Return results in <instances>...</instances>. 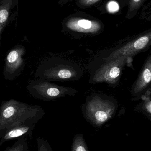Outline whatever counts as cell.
I'll use <instances>...</instances> for the list:
<instances>
[{
	"instance_id": "6da1fadb",
	"label": "cell",
	"mask_w": 151,
	"mask_h": 151,
	"mask_svg": "<svg viewBox=\"0 0 151 151\" xmlns=\"http://www.w3.org/2000/svg\"><path fill=\"white\" fill-rule=\"evenodd\" d=\"M39 117L35 111L23 103L11 99L0 108V138L11 129L24 124H35Z\"/></svg>"
},
{
	"instance_id": "7a4b0ae2",
	"label": "cell",
	"mask_w": 151,
	"mask_h": 151,
	"mask_svg": "<svg viewBox=\"0 0 151 151\" xmlns=\"http://www.w3.org/2000/svg\"><path fill=\"white\" fill-rule=\"evenodd\" d=\"M151 45V27L128 39L123 46L115 51L113 56L115 58L121 56L133 58Z\"/></svg>"
},
{
	"instance_id": "3957f363",
	"label": "cell",
	"mask_w": 151,
	"mask_h": 151,
	"mask_svg": "<svg viewBox=\"0 0 151 151\" xmlns=\"http://www.w3.org/2000/svg\"><path fill=\"white\" fill-rule=\"evenodd\" d=\"M151 84V54L145 61L131 88L132 97L142 96Z\"/></svg>"
},
{
	"instance_id": "277c9868",
	"label": "cell",
	"mask_w": 151,
	"mask_h": 151,
	"mask_svg": "<svg viewBox=\"0 0 151 151\" xmlns=\"http://www.w3.org/2000/svg\"><path fill=\"white\" fill-rule=\"evenodd\" d=\"M19 0H0V40L4 30L17 17Z\"/></svg>"
},
{
	"instance_id": "5b68a950",
	"label": "cell",
	"mask_w": 151,
	"mask_h": 151,
	"mask_svg": "<svg viewBox=\"0 0 151 151\" xmlns=\"http://www.w3.org/2000/svg\"><path fill=\"white\" fill-rule=\"evenodd\" d=\"M113 110L108 106H94L88 112V119L96 127H101L111 117Z\"/></svg>"
},
{
	"instance_id": "8992f818",
	"label": "cell",
	"mask_w": 151,
	"mask_h": 151,
	"mask_svg": "<svg viewBox=\"0 0 151 151\" xmlns=\"http://www.w3.org/2000/svg\"><path fill=\"white\" fill-rule=\"evenodd\" d=\"M24 49L17 47L10 51L6 58L5 70L8 74H12L18 70L23 63V57Z\"/></svg>"
},
{
	"instance_id": "52a82bcc",
	"label": "cell",
	"mask_w": 151,
	"mask_h": 151,
	"mask_svg": "<svg viewBox=\"0 0 151 151\" xmlns=\"http://www.w3.org/2000/svg\"><path fill=\"white\" fill-rule=\"evenodd\" d=\"M35 124H24L14 128L8 131L0 141V147L5 142L15 138L26 136L32 139Z\"/></svg>"
},
{
	"instance_id": "ba28073f",
	"label": "cell",
	"mask_w": 151,
	"mask_h": 151,
	"mask_svg": "<svg viewBox=\"0 0 151 151\" xmlns=\"http://www.w3.org/2000/svg\"><path fill=\"white\" fill-rule=\"evenodd\" d=\"M68 26L71 29L76 31H86L96 28L98 25L97 23L91 20L80 19L70 21Z\"/></svg>"
},
{
	"instance_id": "9c48e42d",
	"label": "cell",
	"mask_w": 151,
	"mask_h": 151,
	"mask_svg": "<svg viewBox=\"0 0 151 151\" xmlns=\"http://www.w3.org/2000/svg\"><path fill=\"white\" fill-rule=\"evenodd\" d=\"M148 0H130L128 5L126 18L131 19L134 18L139 13V11Z\"/></svg>"
},
{
	"instance_id": "30bf717a",
	"label": "cell",
	"mask_w": 151,
	"mask_h": 151,
	"mask_svg": "<svg viewBox=\"0 0 151 151\" xmlns=\"http://www.w3.org/2000/svg\"><path fill=\"white\" fill-rule=\"evenodd\" d=\"M27 137L24 136L17 138L12 146L7 147L4 151H29Z\"/></svg>"
},
{
	"instance_id": "8fae6325",
	"label": "cell",
	"mask_w": 151,
	"mask_h": 151,
	"mask_svg": "<svg viewBox=\"0 0 151 151\" xmlns=\"http://www.w3.org/2000/svg\"><path fill=\"white\" fill-rule=\"evenodd\" d=\"M71 151H89L88 145L82 134H77L73 137Z\"/></svg>"
},
{
	"instance_id": "7c38bea8",
	"label": "cell",
	"mask_w": 151,
	"mask_h": 151,
	"mask_svg": "<svg viewBox=\"0 0 151 151\" xmlns=\"http://www.w3.org/2000/svg\"><path fill=\"white\" fill-rule=\"evenodd\" d=\"M139 19L145 21H151V0L145 3L142 8Z\"/></svg>"
},
{
	"instance_id": "4fadbf2b",
	"label": "cell",
	"mask_w": 151,
	"mask_h": 151,
	"mask_svg": "<svg viewBox=\"0 0 151 151\" xmlns=\"http://www.w3.org/2000/svg\"><path fill=\"white\" fill-rule=\"evenodd\" d=\"M36 142L37 151H54L50 144L44 138L37 137Z\"/></svg>"
},
{
	"instance_id": "5bb4252c",
	"label": "cell",
	"mask_w": 151,
	"mask_h": 151,
	"mask_svg": "<svg viewBox=\"0 0 151 151\" xmlns=\"http://www.w3.org/2000/svg\"><path fill=\"white\" fill-rule=\"evenodd\" d=\"M119 4L116 1H110L107 4V10L110 13H115L119 10Z\"/></svg>"
},
{
	"instance_id": "9a60e30c",
	"label": "cell",
	"mask_w": 151,
	"mask_h": 151,
	"mask_svg": "<svg viewBox=\"0 0 151 151\" xmlns=\"http://www.w3.org/2000/svg\"><path fill=\"white\" fill-rule=\"evenodd\" d=\"M58 76L61 79H69L71 77L72 73L69 70H63L59 72Z\"/></svg>"
},
{
	"instance_id": "2e32d148",
	"label": "cell",
	"mask_w": 151,
	"mask_h": 151,
	"mask_svg": "<svg viewBox=\"0 0 151 151\" xmlns=\"http://www.w3.org/2000/svg\"><path fill=\"white\" fill-rule=\"evenodd\" d=\"M47 94L50 96H56L60 94V91L57 88H50L47 90Z\"/></svg>"
},
{
	"instance_id": "e0dca14e",
	"label": "cell",
	"mask_w": 151,
	"mask_h": 151,
	"mask_svg": "<svg viewBox=\"0 0 151 151\" xmlns=\"http://www.w3.org/2000/svg\"><path fill=\"white\" fill-rule=\"evenodd\" d=\"M99 1V0H81V3L83 6H88L92 5Z\"/></svg>"
},
{
	"instance_id": "ac0fdd59",
	"label": "cell",
	"mask_w": 151,
	"mask_h": 151,
	"mask_svg": "<svg viewBox=\"0 0 151 151\" xmlns=\"http://www.w3.org/2000/svg\"><path fill=\"white\" fill-rule=\"evenodd\" d=\"M120 4L121 5H122V7H123L127 4L128 5L129 1H130V0H120Z\"/></svg>"
}]
</instances>
